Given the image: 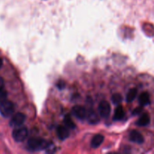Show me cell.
<instances>
[{"instance_id": "6da1fadb", "label": "cell", "mask_w": 154, "mask_h": 154, "mask_svg": "<svg viewBox=\"0 0 154 154\" xmlns=\"http://www.w3.org/2000/svg\"><path fill=\"white\" fill-rule=\"evenodd\" d=\"M48 143L42 138H30L26 144L27 149L30 151H38L46 148Z\"/></svg>"}, {"instance_id": "277c9868", "label": "cell", "mask_w": 154, "mask_h": 154, "mask_svg": "<svg viewBox=\"0 0 154 154\" xmlns=\"http://www.w3.org/2000/svg\"><path fill=\"white\" fill-rule=\"evenodd\" d=\"M26 116L22 113H17V114H13L11 119L10 120V126L12 127H19L22 126L25 122Z\"/></svg>"}, {"instance_id": "5b68a950", "label": "cell", "mask_w": 154, "mask_h": 154, "mask_svg": "<svg viewBox=\"0 0 154 154\" xmlns=\"http://www.w3.org/2000/svg\"><path fill=\"white\" fill-rule=\"evenodd\" d=\"M99 115L102 118H108L111 114V105L106 101H102L99 105Z\"/></svg>"}, {"instance_id": "4fadbf2b", "label": "cell", "mask_w": 154, "mask_h": 154, "mask_svg": "<svg viewBox=\"0 0 154 154\" xmlns=\"http://www.w3.org/2000/svg\"><path fill=\"white\" fill-rule=\"evenodd\" d=\"M125 112L123 110V107L119 105L117 107L114 111V120H120L124 117Z\"/></svg>"}, {"instance_id": "5bb4252c", "label": "cell", "mask_w": 154, "mask_h": 154, "mask_svg": "<svg viewBox=\"0 0 154 154\" xmlns=\"http://www.w3.org/2000/svg\"><path fill=\"white\" fill-rule=\"evenodd\" d=\"M137 94H138V90L135 88L132 89V90H129L128 92L127 95H126V102H132V101L135 100V99L136 98Z\"/></svg>"}, {"instance_id": "2e32d148", "label": "cell", "mask_w": 154, "mask_h": 154, "mask_svg": "<svg viewBox=\"0 0 154 154\" xmlns=\"http://www.w3.org/2000/svg\"><path fill=\"white\" fill-rule=\"evenodd\" d=\"M111 100H112V102L114 105H119L120 103H121L122 100H123V98H122V96L120 94L115 93L111 97Z\"/></svg>"}, {"instance_id": "30bf717a", "label": "cell", "mask_w": 154, "mask_h": 154, "mask_svg": "<svg viewBox=\"0 0 154 154\" xmlns=\"http://www.w3.org/2000/svg\"><path fill=\"white\" fill-rule=\"evenodd\" d=\"M104 139H105V138H104L103 135H101V134H97L95 136H93V139H92L91 147L93 148H97L102 144Z\"/></svg>"}, {"instance_id": "ba28073f", "label": "cell", "mask_w": 154, "mask_h": 154, "mask_svg": "<svg viewBox=\"0 0 154 154\" xmlns=\"http://www.w3.org/2000/svg\"><path fill=\"white\" fill-rule=\"evenodd\" d=\"M57 134L60 139L65 140L69 138L70 132L66 126H59L57 129Z\"/></svg>"}, {"instance_id": "8992f818", "label": "cell", "mask_w": 154, "mask_h": 154, "mask_svg": "<svg viewBox=\"0 0 154 154\" xmlns=\"http://www.w3.org/2000/svg\"><path fill=\"white\" fill-rule=\"evenodd\" d=\"M87 111L85 108L81 106V105H76V106L73 107L72 110V114L78 120H85L87 118Z\"/></svg>"}, {"instance_id": "9c48e42d", "label": "cell", "mask_w": 154, "mask_h": 154, "mask_svg": "<svg viewBox=\"0 0 154 154\" xmlns=\"http://www.w3.org/2000/svg\"><path fill=\"white\" fill-rule=\"evenodd\" d=\"M86 119H87V121L90 124H96L99 122V116L96 114V111H93V109H90L87 111V118Z\"/></svg>"}, {"instance_id": "ffe728a7", "label": "cell", "mask_w": 154, "mask_h": 154, "mask_svg": "<svg viewBox=\"0 0 154 154\" xmlns=\"http://www.w3.org/2000/svg\"><path fill=\"white\" fill-rule=\"evenodd\" d=\"M57 87L60 89L64 88L65 87L64 81H58V84H57Z\"/></svg>"}, {"instance_id": "ac0fdd59", "label": "cell", "mask_w": 154, "mask_h": 154, "mask_svg": "<svg viewBox=\"0 0 154 154\" xmlns=\"http://www.w3.org/2000/svg\"><path fill=\"white\" fill-rule=\"evenodd\" d=\"M46 152L48 153H53L56 151V147L53 144H48L45 148Z\"/></svg>"}, {"instance_id": "44dd1931", "label": "cell", "mask_w": 154, "mask_h": 154, "mask_svg": "<svg viewBox=\"0 0 154 154\" xmlns=\"http://www.w3.org/2000/svg\"><path fill=\"white\" fill-rule=\"evenodd\" d=\"M3 87H4V80L2 77H0V90L2 89Z\"/></svg>"}, {"instance_id": "e0dca14e", "label": "cell", "mask_w": 154, "mask_h": 154, "mask_svg": "<svg viewBox=\"0 0 154 154\" xmlns=\"http://www.w3.org/2000/svg\"><path fill=\"white\" fill-rule=\"evenodd\" d=\"M8 97V93L4 89H1L0 90V105H1L2 102H4L5 101L7 100Z\"/></svg>"}, {"instance_id": "7c38bea8", "label": "cell", "mask_w": 154, "mask_h": 154, "mask_svg": "<svg viewBox=\"0 0 154 154\" xmlns=\"http://www.w3.org/2000/svg\"><path fill=\"white\" fill-rule=\"evenodd\" d=\"M150 117L149 116L148 114L145 113L143 115L141 116L139 119L138 120V121L136 122V124L138 126H146L150 123Z\"/></svg>"}, {"instance_id": "7402d4cb", "label": "cell", "mask_w": 154, "mask_h": 154, "mask_svg": "<svg viewBox=\"0 0 154 154\" xmlns=\"http://www.w3.org/2000/svg\"><path fill=\"white\" fill-rule=\"evenodd\" d=\"M2 63H3L2 60V59L0 58V68H1V67H2Z\"/></svg>"}, {"instance_id": "8fae6325", "label": "cell", "mask_w": 154, "mask_h": 154, "mask_svg": "<svg viewBox=\"0 0 154 154\" xmlns=\"http://www.w3.org/2000/svg\"><path fill=\"white\" fill-rule=\"evenodd\" d=\"M139 103L141 106H147V105H150V95L147 92H143L139 96Z\"/></svg>"}, {"instance_id": "d6986e66", "label": "cell", "mask_w": 154, "mask_h": 154, "mask_svg": "<svg viewBox=\"0 0 154 154\" xmlns=\"http://www.w3.org/2000/svg\"><path fill=\"white\" fill-rule=\"evenodd\" d=\"M142 111H143L142 106L138 107V108H135V109L132 111V114H133V115H138V114H140L141 112H142Z\"/></svg>"}, {"instance_id": "7a4b0ae2", "label": "cell", "mask_w": 154, "mask_h": 154, "mask_svg": "<svg viewBox=\"0 0 154 154\" xmlns=\"http://www.w3.org/2000/svg\"><path fill=\"white\" fill-rule=\"evenodd\" d=\"M15 112V105L11 101L5 100L0 105V114L5 118L13 116Z\"/></svg>"}, {"instance_id": "9a60e30c", "label": "cell", "mask_w": 154, "mask_h": 154, "mask_svg": "<svg viewBox=\"0 0 154 154\" xmlns=\"http://www.w3.org/2000/svg\"><path fill=\"white\" fill-rule=\"evenodd\" d=\"M64 123H65V124H66V127L69 128V129H75V128L76 127L75 123L73 122L72 119L71 118V117L69 114L66 115V117H65V118H64Z\"/></svg>"}, {"instance_id": "3957f363", "label": "cell", "mask_w": 154, "mask_h": 154, "mask_svg": "<svg viewBox=\"0 0 154 154\" xmlns=\"http://www.w3.org/2000/svg\"><path fill=\"white\" fill-rule=\"evenodd\" d=\"M12 136L16 142H23L28 136V130L26 127H17L12 132Z\"/></svg>"}, {"instance_id": "52a82bcc", "label": "cell", "mask_w": 154, "mask_h": 154, "mask_svg": "<svg viewBox=\"0 0 154 154\" xmlns=\"http://www.w3.org/2000/svg\"><path fill=\"white\" fill-rule=\"evenodd\" d=\"M129 140L131 141L136 144H142L144 141V138L143 135L139 132L136 130H133L129 134Z\"/></svg>"}]
</instances>
